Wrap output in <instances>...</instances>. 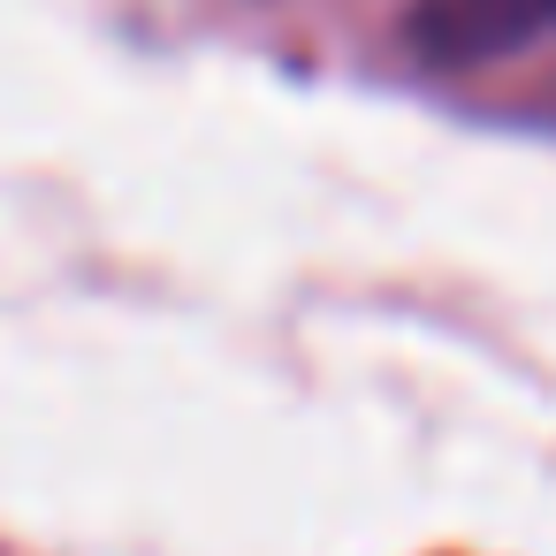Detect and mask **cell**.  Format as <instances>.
Listing matches in <instances>:
<instances>
[{"instance_id":"1","label":"cell","mask_w":556,"mask_h":556,"mask_svg":"<svg viewBox=\"0 0 556 556\" xmlns=\"http://www.w3.org/2000/svg\"><path fill=\"white\" fill-rule=\"evenodd\" d=\"M412 31L434 62H495L556 39V0H427Z\"/></svg>"}]
</instances>
